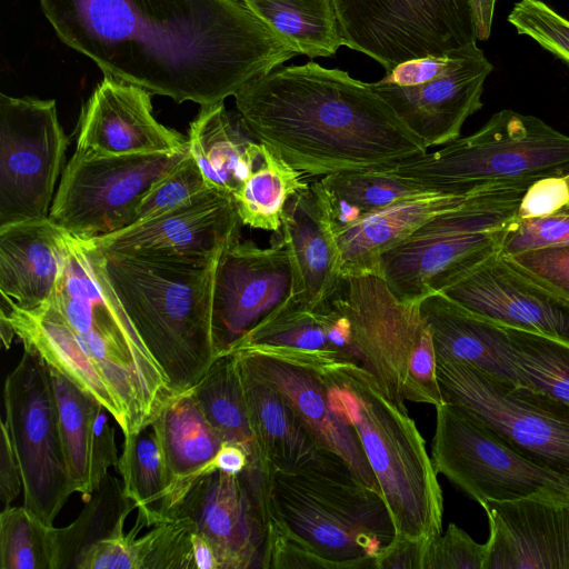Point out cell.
Listing matches in <instances>:
<instances>
[{"label": "cell", "mask_w": 569, "mask_h": 569, "mask_svg": "<svg viewBox=\"0 0 569 569\" xmlns=\"http://www.w3.org/2000/svg\"><path fill=\"white\" fill-rule=\"evenodd\" d=\"M246 451L232 443L224 442L212 461V469L228 475H240L248 467Z\"/></svg>", "instance_id": "obj_51"}, {"label": "cell", "mask_w": 569, "mask_h": 569, "mask_svg": "<svg viewBox=\"0 0 569 569\" xmlns=\"http://www.w3.org/2000/svg\"><path fill=\"white\" fill-rule=\"evenodd\" d=\"M489 569H569V490L486 501Z\"/></svg>", "instance_id": "obj_21"}, {"label": "cell", "mask_w": 569, "mask_h": 569, "mask_svg": "<svg viewBox=\"0 0 569 569\" xmlns=\"http://www.w3.org/2000/svg\"><path fill=\"white\" fill-rule=\"evenodd\" d=\"M441 293L486 319L569 345V300L499 252Z\"/></svg>", "instance_id": "obj_19"}, {"label": "cell", "mask_w": 569, "mask_h": 569, "mask_svg": "<svg viewBox=\"0 0 569 569\" xmlns=\"http://www.w3.org/2000/svg\"><path fill=\"white\" fill-rule=\"evenodd\" d=\"M21 491H23V481L20 465L8 427L2 420L0 440V501L2 509L10 507Z\"/></svg>", "instance_id": "obj_50"}, {"label": "cell", "mask_w": 569, "mask_h": 569, "mask_svg": "<svg viewBox=\"0 0 569 569\" xmlns=\"http://www.w3.org/2000/svg\"><path fill=\"white\" fill-rule=\"evenodd\" d=\"M492 68L483 51L473 46L428 82L369 84L427 148L442 147L458 139L468 117L481 109L483 83Z\"/></svg>", "instance_id": "obj_22"}, {"label": "cell", "mask_w": 569, "mask_h": 569, "mask_svg": "<svg viewBox=\"0 0 569 569\" xmlns=\"http://www.w3.org/2000/svg\"><path fill=\"white\" fill-rule=\"evenodd\" d=\"M567 177L569 179V173L567 174ZM565 207L569 208V201H568V203Z\"/></svg>", "instance_id": "obj_54"}, {"label": "cell", "mask_w": 569, "mask_h": 569, "mask_svg": "<svg viewBox=\"0 0 569 569\" xmlns=\"http://www.w3.org/2000/svg\"><path fill=\"white\" fill-rule=\"evenodd\" d=\"M445 402L465 411L533 461L569 477V406L459 361L437 359Z\"/></svg>", "instance_id": "obj_10"}, {"label": "cell", "mask_w": 569, "mask_h": 569, "mask_svg": "<svg viewBox=\"0 0 569 569\" xmlns=\"http://www.w3.org/2000/svg\"><path fill=\"white\" fill-rule=\"evenodd\" d=\"M569 201V179L552 176L531 183L522 196L517 218L529 219L552 214L561 210Z\"/></svg>", "instance_id": "obj_47"}, {"label": "cell", "mask_w": 569, "mask_h": 569, "mask_svg": "<svg viewBox=\"0 0 569 569\" xmlns=\"http://www.w3.org/2000/svg\"><path fill=\"white\" fill-rule=\"evenodd\" d=\"M189 152L209 188L234 196L264 153V146L247 138L224 103L202 106L190 123Z\"/></svg>", "instance_id": "obj_33"}, {"label": "cell", "mask_w": 569, "mask_h": 569, "mask_svg": "<svg viewBox=\"0 0 569 569\" xmlns=\"http://www.w3.org/2000/svg\"><path fill=\"white\" fill-rule=\"evenodd\" d=\"M100 253L108 282L173 393L191 389L219 357L212 298L220 253L211 258Z\"/></svg>", "instance_id": "obj_4"}, {"label": "cell", "mask_w": 569, "mask_h": 569, "mask_svg": "<svg viewBox=\"0 0 569 569\" xmlns=\"http://www.w3.org/2000/svg\"><path fill=\"white\" fill-rule=\"evenodd\" d=\"M192 555L194 569H221L214 547L197 530L192 535Z\"/></svg>", "instance_id": "obj_52"}, {"label": "cell", "mask_w": 569, "mask_h": 569, "mask_svg": "<svg viewBox=\"0 0 569 569\" xmlns=\"http://www.w3.org/2000/svg\"><path fill=\"white\" fill-rule=\"evenodd\" d=\"M336 412L356 430L391 513L396 537L430 540L441 533L443 498L426 442L407 409L349 361L318 363Z\"/></svg>", "instance_id": "obj_5"}, {"label": "cell", "mask_w": 569, "mask_h": 569, "mask_svg": "<svg viewBox=\"0 0 569 569\" xmlns=\"http://www.w3.org/2000/svg\"><path fill=\"white\" fill-rule=\"evenodd\" d=\"M270 525L335 569H375L396 529L381 492L362 483L336 455L268 483Z\"/></svg>", "instance_id": "obj_6"}, {"label": "cell", "mask_w": 569, "mask_h": 569, "mask_svg": "<svg viewBox=\"0 0 569 569\" xmlns=\"http://www.w3.org/2000/svg\"><path fill=\"white\" fill-rule=\"evenodd\" d=\"M6 419L23 481V506L53 525L73 493L62 445L51 369L29 346L3 387Z\"/></svg>", "instance_id": "obj_11"}, {"label": "cell", "mask_w": 569, "mask_h": 569, "mask_svg": "<svg viewBox=\"0 0 569 569\" xmlns=\"http://www.w3.org/2000/svg\"><path fill=\"white\" fill-rule=\"evenodd\" d=\"M239 351L284 397L320 449L338 456L358 480L381 492L355 428L331 405L318 356L278 350Z\"/></svg>", "instance_id": "obj_20"}, {"label": "cell", "mask_w": 569, "mask_h": 569, "mask_svg": "<svg viewBox=\"0 0 569 569\" xmlns=\"http://www.w3.org/2000/svg\"><path fill=\"white\" fill-rule=\"evenodd\" d=\"M429 541L395 537L375 559V569H426Z\"/></svg>", "instance_id": "obj_49"}, {"label": "cell", "mask_w": 569, "mask_h": 569, "mask_svg": "<svg viewBox=\"0 0 569 569\" xmlns=\"http://www.w3.org/2000/svg\"><path fill=\"white\" fill-rule=\"evenodd\" d=\"M250 426L264 468L293 471L317 463L330 455L320 449L303 428L278 389L241 351H234Z\"/></svg>", "instance_id": "obj_29"}, {"label": "cell", "mask_w": 569, "mask_h": 569, "mask_svg": "<svg viewBox=\"0 0 569 569\" xmlns=\"http://www.w3.org/2000/svg\"><path fill=\"white\" fill-rule=\"evenodd\" d=\"M68 144L54 100L0 94V227L49 218Z\"/></svg>", "instance_id": "obj_15"}, {"label": "cell", "mask_w": 569, "mask_h": 569, "mask_svg": "<svg viewBox=\"0 0 569 569\" xmlns=\"http://www.w3.org/2000/svg\"><path fill=\"white\" fill-rule=\"evenodd\" d=\"M349 318L360 367L402 409L405 400L445 403L431 331L420 303L399 300L376 276L343 280L332 298Z\"/></svg>", "instance_id": "obj_9"}, {"label": "cell", "mask_w": 569, "mask_h": 569, "mask_svg": "<svg viewBox=\"0 0 569 569\" xmlns=\"http://www.w3.org/2000/svg\"><path fill=\"white\" fill-rule=\"evenodd\" d=\"M483 189L467 193L436 191L401 199L353 223L333 228L341 252L343 280L362 276L380 278V260L385 252L433 217L462 204Z\"/></svg>", "instance_id": "obj_26"}, {"label": "cell", "mask_w": 569, "mask_h": 569, "mask_svg": "<svg viewBox=\"0 0 569 569\" xmlns=\"http://www.w3.org/2000/svg\"><path fill=\"white\" fill-rule=\"evenodd\" d=\"M521 270L569 300V246L508 257Z\"/></svg>", "instance_id": "obj_46"}, {"label": "cell", "mask_w": 569, "mask_h": 569, "mask_svg": "<svg viewBox=\"0 0 569 569\" xmlns=\"http://www.w3.org/2000/svg\"><path fill=\"white\" fill-rule=\"evenodd\" d=\"M298 54L335 56L347 47L333 0H242Z\"/></svg>", "instance_id": "obj_35"}, {"label": "cell", "mask_w": 569, "mask_h": 569, "mask_svg": "<svg viewBox=\"0 0 569 569\" xmlns=\"http://www.w3.org/2000/svg\"><path fill=\"white\" fill-rule=\"evenodd\" d=\"M50 369L71 488L87 502L108 475V469L118 465L111 415L66 375Z\"/></svg>", "instance_id": "obj_25"}, {"label": "cell", "mask_w": 569, "mask_h": 569, "mask_svg": "<svg viewBox=\"0 0 569 569\" xmlns=\"http://www.w3.org/2000/svg\"><path fill=\"white\" fill-rule=\"evenodd\" d=\"M134 508L118 479L108 473L79 517L68 527L57 528L59 569H76L91 545L124 528L126 519Z\"/></svg>", "instance_id": "obj_39"}, {"label": "cell", "mask_w": 569, "mask_h": 569, "mask_svg": "<svg viewBox=\"0 0 569 569\" xmlns=\"http://www.w3.org/2000/svg\"><path fill=\"white\" fill-rule=\"evenodd\" d=\"M117 468L124 496L138 509L137 520L144 527L159 523L161 509L172 489V478L151 422L124 436Z\"/></svg>", "instance_id": "obj_37"}, {"label": "cell", "mask_w": 569, "mask_h": 569, "mask_svg": "<svg viewBox=\"0 0 569 569\" xmlns=\"http://www.w3.org/2000/svg\"><path fill=\"white\" fill-rule=\"evenodd\" d=\"M308 184L300 171L266 147L262 159L233 196L243 226L279 232L287 202Z\"/></svg>", "instance_id": "obj_38"}, {"label": "cell", "mask_w": 569, "mask_h": 569, "mask_svg": "<svg viewBox=\"0 0 569 569\" xmlns=\"http://www.w3.org/2000/svg\"><path fill=\"white\" fill-rule=\"evenodd\" d=\"M470 48L446 56H427L407 60L397 64L390 72H387L386 77L379 80V82L401 87H411L428 82L451 68Z\"/></svg>", "instance_id": "obj_48"}, {"label": "cell", "mask_w": 569, "mask_h": 569, "mask_svg": "<svg viewBox=\"0 0 569 569\" xmlns=\"http://www.w3.org/2000/svg\"><path fill=\"white\" fill-rule=\"evenodd\" d=\"M242 226L233 197L209 188L170 211L91 241L103 252L211 258L240 240Z\"/></svg>", "instance_id": "obj_18"}, {"label": "cell", "mask_w": 569, "mask_h": 569, "mask_svg": "<svg viewBox=\"0 0 569 569\" xmlns=\"http://www.w3.org/2000/svg\"><path fill=\"white\" fill-rule=\"evenodd\" d=\"M528 187L486 188L433 217L382 254L380 278L405 302L420 303L443 292L499 252L505 228L516 219Z\"/></svg>", "instance_id": "obj_8"}, {"label": "cell", "mask_w": 569, "mask_h": 569, "mask_svg": "<svg viewBox=\"0 0 569 569\" xmlns=\"http://www.w3.org/2000/svg\"><path fill=\"white\" fill-rule=\"evenodd\" d=\"M189 153L86 157L73 153L63 168L49 219L67 233L93 240L133 222L142 197Z\"/></svg>", "instance_id": "obj_13"}, {"label": "cell", "mask_w": 569, "mask_h": 569, "mask_svg": "<svg viewBox=\"0 0 569 569\" xmlns=\"http://www.w3.org/2000/svg\"><path fill=\"white\" fill-rule=\"evenodd\" d=\"M1 569H59L58 535L24 506L0 513Z\"/></svg>", "instance_id": "obj_41"}, {"label": "cell", "mask_w": 569, "mask_h": 569, "mask_svg": "<svg viewBox=\"0 0 569 569\" xmlns=\"http://www.w3.org/2000/svg\"><path fill=\"white\" fill-rule=\"evenodd\" d=\"M507 20L519 34L531 38L569 64V20L542 0H519Z\"/></svg>", "instance_id": "obj_43"}, {"label": "cell", "mask_w": 569, "mask_h": 569, "mask_svg": "<svg viewBox=\"0 0 569 569\" xmlns=\"http://www.w3.org/2000/svg\"><path fill=\"white\" fill-rule=\"evenodd\" d=\"M209 189L197 162L190 154L161 178L140 200L133 223L170 211Z\"/></svg>", "instance_id": "obj_42"}, {"label": "cell", "mask_w": 569, "mask_h": 569, "mask_svg": "<svg viewBox=\"0 0 569 569\" xmlns=\"http://www.w3.org/2000/svg\"><path fill=\"white\" fill-rule=\"evenodd\" d=\"M233 97L248 136L302 174L388 167L428 149L369 83L316 62L280 64Z\"/></svg>", "instance_id": "obj_3"}, {"label": "cell", "mask_w": 569, "mask_h": 569, "mask_svg": "<svg viewBox=\"0 0 569 569\" xmlns=\"http://www.w3.org/2000/svg\"><path fill=\"white\" fill-rule=\"evenodd\" d=\"M478 40H488L491 33L496 0H470Z\"/></svg>", "instance_id": "obj_53"}, {"label": "cell", "mask_w": 569, "mask_h": 569, "mask_svg": "<svg viewBox=\"0 0 569 569\" xmlns=\"http://www.w3.org/2000/svg\"><path fill=\"white\" fill-rule=\"evenodd\" d=\"M0 320L23 346L101 402L123 436L149 425L173 395L108 282L91 240L67 233L50 298L31 310L1 300Z\"/></svg>", "instance_id": "obj_2"}, {"label": "cell", "mask_w": 569, "mask_h": 569, "mask_svg": "<svg viewBox=\"0 0 569 569\" xmlns=\"http://www.w3.org/2000/svg\"><path fill=\"white\" fill-rule=\"evenodd\" d=\"M269 478L251 468L240 475L216 470L201 476L172 503L163 521L190 518L214 547L221 569H266Z\"/></svg>", "instance_id": "obj_16"}, {"label": "cell", "mask_w": 569, "mask_h": 569, "mask_svg": "<svg viewBox=\"0 0 569 569\" xmlns=\"http://www.w3.org/2000/svg\"><path fill=\"white\" fill-rule=\"evenodd\" d=\"M382 168L458 193L530 186L546 177L569 173V136L535 116L501 110L470 136Z\"/></svg>", "instance_id": "obj_7"}, {"label": "cell", "mask_w": 569, "mask_h": 569, "mask_svg": "<svg viewBox=\"0 0 569 569\" xmlns=\"http://www.w3.org/2000/svg\"><path fill=\"white\" fill-rule=\"evenodd\" d=\"M204 417L223 442L241 447L248 467L271 475L263 466L250 426L236 353L220 355L203 377L191 388Z\"/></svg>", "instance_id": "obj_34"}, {"label": "cell", "mask_w": 569, "mask_h": 569, "mask_svg": "<svg viewBox=\"0 0 569 569\" xmlns=\"http://www.w3.org/2000/svg\"><path fill=\"white\" fill-rule=\"evenodd\" d=\"M569 246V208L537 218L516 217L503 231L499 253L511 257L518 253Z\"/></svg>", "instance_id": "obj_44"}, {"label": "cell", "mask_w": 569, "mask_h": 569, "mask_svg": "<svg viewBox=\"0 0 569 569\" xmlns=\"http://www.w3.org/2000/svg\"><path fill=\"white\" fill-rule=\"evenodd\" d=\"M143 527V522L136 520L128 533L121 528L98 540L81 556L76 569H194L196 527L190 518L162 521L138 537Z\"/></svg>", "instance_id": "obj_32"}, {"label": "cell", "mask_w": 569, "mask_h": 569, "mask_svg": "<svg viewBox=\"0 0 569 569\" xmlns=\"http://www.w3.org/2000/svg\"><path fill=\"white\" fill-rule=\"evenodd\" d=\"M151 96L104 76L82 108L74 153L123 156L186 148L188 138L153 117Z\"/></svg>", "instance_id": "obj_23"}, {"label": "cell", "mask_w": 569, "mask_h": 569, "mask_svg": "<svg viewBox=\"0 0 569 569\" xmlns=\"http://www.w3.org/2000/svg\"><path fill=\"white\" fill-rule=\"evenodd\" d=\"M151 423L172 478L170 496L160 512L161 522L197 478L214 471L212 461L224 442L204 417L192 389L173 393Z\"/></svg>", "instance_id": "obj_31"}, {"label": "cell", "mask_w": 569, "mask_h": 569, "mask_svg": "<svg viewBox=\"0 0 569 569\" xmlns=\"http://www.w3.org/2000/svg\"><path fill=\"white\" fill-rule=\"evenodd\" d=\"M432 462L471 499L510 501L541 489L569 490V477L525 456L495 431L450 405L436 407Z\"/></svg>", "instance_id": "obj_14"}, {"label": "cell", "mask_w": 569, "mask_h": 569, "mask_svg": "<svg viewBox=\"0 0 569 569\" xmlns=\"http://www.w3.org/2000/svg\"><path fill=\"white\" fill-rule=\"evenodd\" d=\"M248 349L305 352L360 366L351 322L333 300L308 309L289 298L226 352Z\"/></svg>", "instance_id": "obj_27"}, {"label": "cell", "mask_w": 569, "mask_h": 569, "mask_svg": "<svg viewBox=\"0 0 569 569\" xmlns=\"http://www.w3.org/2000/svg\"><path fill=\"white\" fill-rule=\"evenodd\" d=\"M104 76L200 107L298 56L242 0H39Z\"/></svg>", "instance_id": "obj_1"}, {"label": "cell", "mask_w": 569, "mask_h": 569, "mask_svg": "<svg viewBox=\"0 0 569 569\" xmlns=\"http://www.w3.org/2000/svg\"><path fill=\"white\" fill-rule=\"evenodd\" d=\"M488 541L479 543L455 523L430 539L426 569H489Z\"/></svg>", "instance_id": "obj_45"}, {"label": "cell", "mask_w": 569, "mask_h": 569, "mask_svg": "<svg viewBox=\"0 0 569 569\" xmlns=\"http://www.w3.org/2000/svg\"><path fill=\"white\" fill-rule=\"evenodd\" d=\"M280 231L291 267V300L308 309L331 301L343 283L342 259L320 180L289 199Z\"/></svg>", "instance_id": "obj_24"}, {"label": "cell", "mask_w": 569, "mask_h": 569, "mask_svg": "<svg viewBox=\"0 0 569 569\" xmlns=\"http://www.w3.org/2000/svg\"><path fill=\"white\" fill-rule=\"evenodd\" d=\"M347 47L387 72L477 44L470 0H333Z\"/></svg>", "instance_id": "obj_12"}, {"label": "cell", "mask_w": 569, "mask_h": 569, "mask_svg": "<svg viewBox=\"0 0 569 569\" xmlns=\"http://www.w3.org/2000/svg\"><path fill=\"white\" fill-rule=\"evenodd\" d=\"M506 328L510 359L521 386L569 406V345L530 331Z\"/></svg>", "instance_id": "obj_40"}, {"label": "cell", "mask_w": 569, "mask_h": 569, "mask_svg": "<svg viewBox=\"0 0 569 569\" xmlns=\"http://www.w3.org/2000/svg\"><path fill=\"white\" fill-rule=\"evenodd\" d=\"M436 360H459L497 379L522 387L510 359L506 326L486 319L439 292L420 302Z\"/></svg>", "instance_id": "obj_30"}, {"label": "cell", "mask_w": 569, "mask_h": 569, "mask_svg": "<svg viewBox=\"0 0 569 569\" xmlns=\"http://www.w3.org/2000/svg\"><path fill=\"white\" fill-rule=\"evenodd\" d=\"M291 290V267L281 234L269 248L240 240L226 247L218 259L212 298L219 356L288 300Z\"/></svg>", "instance_id": "obj_17"}, {"label": "cell", "mask_w": 569, "mask_h": 569, "mask_svg": "<svg viewBox=\"0 0 569 569\" xmlns=\"http://www.w3.org/2000/svg\"><path fill=\"white\" fill-rule=\"evenodd\" d=\"M66 236L49 218L1 226V300L22 310L43 305L57 283Z\"/></svg>", "instance_id": "obj_28"}, {"label": "cell", "mask_w": 569, "mask_h": 569, "mask_svg": "<svg viewBox=\"0 0 569 569\" xmlns=\"http://www.w3.org/2000/svg\"><path fill=\"white\" fill-rule=\"evenodd\" d=\"M320 182L329 200L333 228L353 223L401 199L443 191L385 168L341 171L322 177Z\"/></svg>", "instance_id": "obj_36"}]
</instances>
